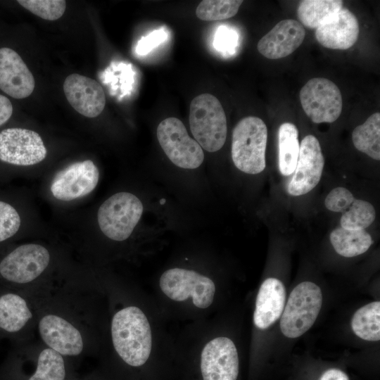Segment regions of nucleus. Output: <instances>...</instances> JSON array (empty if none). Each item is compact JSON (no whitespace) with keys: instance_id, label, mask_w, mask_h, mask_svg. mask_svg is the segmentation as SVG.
Segmentation results:
<instances>
[{"instance_id":"1","label":"nucleus","mask_w":380,"mask_h":380,"mask_svg":"<svg viewBox=\"0 0 380 380\" xmlns=\"http://www.w3.org/2000/svg\"><path fill=\"white\" fill-rule=\"evenodd\" d=\"M114 348L129 365L139 367L149 357L151 331L149 322L139 308L130 306L118 311L111 324Z\"/></svg>"},{"instance_id":"2","label":"nucleus","mask_w":380,"mask_h":380,"mask_svg":"<svg viewBox=\"0 0 380 380\" xmlns=\"http://www.w3.org/2000/svg\"><path fill=\"white\" fill-rule=\"evenodd\" d=\"M189 125L191 133L201 148L215 152L224 144L227 118L220 101L213 95L203 93L196 96L189 108Z\"/></svg>"},{"instance_id":"3","label":"nucleus","mask_w":380,"mask_h":380,"mask_svg":"<svg viewBox=\"0 0 380 380\" xmlns=\"http://www.w3.org/2000/svg\"><path fill=\"white\" fill-rule=\"evenodd\" d=\"M267 128L264 121L255 116L241 119L232 132V158L241 171L251 175L265 168Z\"/></svg>"},{"instance_id":"4","label":"nucleus","mask_w":380,"mask_h":380,"mask_svg":"<svg viewBox=\"0 0 380 380\" xmlns=\"http://www.w3.org/2000/svg\"><path fill=\"white\" fill-rule=\"evenodd\" d=\"M322 303L320 288L313 282L303 281L291 292L280 320L282 334L291 338L305 333L315 323Z\"/></svg>"},{"instance_id":"5","label":"nucleus","mask_w":380,"mask_h":380,"mask_svg":"<svg viewBox=\"0 0 380 380\" xmlns=\"http://www.w3.org/2000/svg\"><path fill=\"white\" fill-rule=\"evenodd\" d=\"M144 206L135 195L119 192L106 199L99 207V228L108 238L124 241L129 238L143 213Z\"/></svg>"},{"instance_id":"6","label":"nucleus","mask_w":380,"mask_h":380,"mask_svg":"<svg viewBox=\"0 0 380 380\" xmlns=\"http://www.w3.org/2000/svg\"><path fill=\"white\" fill-rule=\"evenodd\" d=\"M158 142L172 163L185 169H196L204 160L197 141L190 137L183 122L177 118L162 120L157 127Z\"/></svg>"},{"instance_id":"7","label":"nucleus","mask_w":380,"mask_h":380,"mask_svg":"<svg viewBox=\"0 0 380 380\" xmlns=\"http://www.w3.org/2000/svg\"><path fill=\"white\" fill-rule=\"evenodd\" d=\"M160 287L170 299L184 301L191 297L194 305L199 308L209 307L215 292L214 282L195 271L172 268L160 277Z\"/></svg>"},{"instance_id":"8","label":"nucleus","mask_w":380,"mask_h":380,"mask_svg":"<svg viewBox=\"0 0 380 380\" xmlns=\"http://www.w3.org/2000/svg\"><path fill=\"white\" fill-rule=\"evenodd\" d=\"M299 97L304 112L315 123L334 122L341 113V91L327 78L314 77L308 81L301 88Z\"/></svg>"},{"instance_id":"9","label":"nucleus","mask_w":380,"mask_h":380,"mask_svg":"<svg viewBox=\"0 0 380 380\" xmlns=\"http://www.w3.org/2000/svg\"><path fill=\"white\" fill-rule=\"evenodd\" d=\"M46 148L39 134L32 130L12 127L0 132V160L29 166L42 162Z\"/></svg>"},{"instance_id":"10","label":"nucleus","mask_w":380,"mask_h":380,"mask_svg":"<svg viewBox=\"0 0 380 380\" xmlns=\"http://www.w3.org/2000/svg\"><path fill=\"white\" fill-rule=\"evenodd\" d=\"M48 250L39 244L20 246L8 254L0 262V274L6 280L28 283L38 277L49 263Z\"/></svg>"},{"instance_id":"11","label":"nucleus","mask_w":380,"mask_h":380,"mask_svg":"<svg viewBox=\"0 0 380 380\" xmlns=\"http://www.w3.org/2000/svg\"><path fill=\"white\" fill-rule=\"evenodd\" d=\"M99 171L90 160L73 163L54 176L50 191L60 201H69L85 196L96 186Z\"/></svg>"},{"instance_id":"12","label":"nucleus","mask_w":380,"mask_h":380,"mask_svg":"<svg viewBox=\"0 0 380 380\" xmlns=\"http://www.w3.org/2000/svg\"><path fill=\"white\" fill-rule=\"evenodd\" d=\"M324 165L318 139L312 134L305 136L300 144L296 167L287 186L288 193L298 196L312 191L321 179Z\"/></svg>"},{"instance_id":"13","label":"nucleus","mask_w":380,"mask_h":380,"mask_svg":"<svg viewBox=\"0 0 380 380\" xmlns=\"http://www.w3.org/2000/svg\"><path fill=\"white\" fill-rule=\"evenodd\" d=\"M239 369L237 350L231 339L217 337L205 346L201 357L203 380H236Z\"/></svg>"},{"instance_id":"14","label":"nucleus","mask_w":380,"mask_h":380,"mask_svg":"<svg viewBox=\"0 0 380 380\" xmlns=\"http://www.w3.org/2000/svg\"><path fill=\"white\" fill-rule=\"evenodd\" d=\"M63 91L70 106L85 117H97L104 109L105 93L95 80L76 73L71 74L63 82Z\"/></svg>"},{"instance_id":"15","label":"nucleus","mask_w":380,"mask_h":380,"mask_svg":"<svg viewBox=\"0 0 380 380\" xmlns=\"http://www.w3.org/2000/svg\"><path fill=\"white\" fill-rule=\"evenodd\" d=\"M34 78L14 50L0 49V89L14 99H25L33 91Z\"/></svg>"},{"instance_id":"16","label":"nucleus","mask_w":380,"mask_h":380,"mask_svg":"<svg viewBox=\"0 0 380 380\" xmlns=\"http://www.w3.org/2000/svg\"><path fill=\"white\" fill-rule=\"evenodd\" d=\"M305 35L300 23L293 19L282 20L259 40L257 49L269 59L285 58L302 44Z\"/></svg>"},{"instance_id":"17","label":"nucleus","mask_w":380,"mask_h":380,"mask_svg":"<svg viewBox=\"0 0 380 380\" xmlns=\"http://www.w3.org/2000/svg\"><path fill=\"white\" fill-rule=\"evenodd\" d=\"M359 33L356 16L348 8H342L316 29L315 38L325 48L346 50L355 44Z\"/></svg>"},{"instance_id":"18","label":"nucleus","mask_w":380,"mask_h":380,"mask_svg":"<svg viewBox=\"0 0 380 380\" xmlns=\"http://www.w3.org/2000/svg\"><path fill=\"white\" fill-rule=\"evenodd\" d=\"M39 329L43 341L59 354L74 356L82 351V336L67 320L48 315L40 320Z\"/></svg>"},{"instance_id":"19","label":"nucleus","mask_w":380,"mask_h":380,"mask_svg":"<svg viewBox=\"0 0 380 380\" xmlns=\"http://www.w3.org/2000/svg\"><path fill=\"white\" fill-rule=\"evenodd\" d=\"M286 289L278 279H266L261 284L255 301L253 322L260 329L273 324L281 316L285 306Z\"/></svg>"},{"instance_id":"20","label":"nucleus","mask_w":380,"mask_h":380,"mask_svg":"<svg viewBox=\"0 0 380 380\" xmlns=\"http://www.w3.org/2000/svg\"><path fill=\"white\" fill-rule=\"evenodd\" d=\"M330 241L335 251L346 258L365 253L373 243L372 236L365 229L351 230L341 227L331 232Z\"/></svg>"},{"instance_id":"21","label":"nucleus","mask_w":380,"mask_h":380,"mask_svg":"<svg viewBox=\"0 0 380 380\" xmlns=\"http://www.w3.org/2000/svg\"><path fill=\"white\" fill-rule=\"evenodd\" d=\"M32 315L26 301L15 293L0 296V328L8 331H20Z\"/></svg>"},{"instance_id":"22","label":"nucleus","mask_w":380,"mask_h":380,"mask_svg":"<svg viewBox=\"0 0 380 380\" xmlns=\"http://www.w3.org/2000/svg\"><path fill=\"white\" fill-rule=\"evenodd\" d=\"M279 168L284 176L293 173L298 158V130L291 122L282 123L278 131Z\"/></svg>"},{"instance_id":"23","label":"nucleus","mask_w":380,"mask_h":380,"mask_svg":"<svg viewBox=\"0 0 380 380\" xmlns=\"http://www.w3.org/2000/svg\"><path fill=\"white\" fill-rule=\"evenodd\" d=\"M343 8L340 0H303L297 8L301 25L317 29Z\"/></svg>"},{"instance_id":"24","label":"nucleus","mask_w":380,"mask_h":380,"mask_svg":"<svg viewBox=\"0 0 380 380\" xmlns=\"http://www.w3.org/2000/svg\"><path fill=\"white\" fill-rule=\"evenodd\" d=\"M354 146L370 158L380 160V113L371 115L352 133Z\"/></svg>"},{"instance_id":"25","label":"nucleus","mask_w":380,"mask_h":380,"mask_svg":"<svg viewBox=\"0 0 380 380\" xmlns=\"http://www.w3.org/2000/svg\"><path fill=\"white\" fill-rule=\"evenodd\" d=\"M351 327L356 336L369 341L380 339V302L369 303L353 315Z\"/></svg>"},{"instance_id":"26","label":"nucleus","mask_w":380,"mask_h":380,"mask_svg":"<svg viewBox=\"0 0 380 380\" xmlns=\"http://www.w3.org/2000/svg\"><path fill=\"white\" fill-rule=\"evenodd\" d=\"M65 376L61 355L51 348H46L39 354L36 372L28 380H63Z\"/></svg>"},{"instance_id":"27","label":"nucleus","mask_w":380,"mask_h":380,"mask_svg":"<svg viewBox=\"0 0 380 380\" xmlns=\"http://www.w3.org/2000/svg\"><path fill=\"white\" fill-rule=\"evenodd\" d=\"M376 212L368 201L355 199L341 216V227L346 229H365L374 221Z\"/></svg>"},{"instance_id":"28","label":"nucleus","mask_w":380,"mask_h":380,"mask_svg":"<svg viewBox=\"0 0 380 380\" xmlns=\"http://www.w3.org/2000/svg\"><path fill=\"white\" fill-rule=\"evenodd\" d=\"M243 1L203 0L196 9V16L206 21L221 20L234 16Z\"/></svg>"},{"instance_id":"29","label":"nucleus","mask_w":380,"mask_h":380,"mask_svg":"<svg viewBox=\"0 0 380 380\" xmlns=\"http://www.w3.org/2000/svg\"><path fill=\"white\" fill-rule=\"evenodd\" d=\"M18 3L34 15L48 20L60 18L66 6L63 0H18Z\"/></svg>"},{"instance_id":"30","label":"nucleus","mask_w":380,"mask_h":380,"mask_svg":"<svg viewBox=\"0 0 380 380\" xmlns=\"http://www.w3.org/2000/svg\"><path fill=\"white\" fill-rule=\"evenodd\" d=\"M20 222V215L15 208L0 201V242L15 234Z\"/></svg>"},{"instance_id":"31","label":"nucleus","mask_w":380,"mask_h":380,"mask_svg":"<svg viewBox=\"0 0 380 380\" xmlns=\"http://www.w3.org/2000/svg\"><path fill=\"white\" fill-rule=\"evenodd\" d=\"M355 198L352 193L344 187H336L327 196L326 208L333 212H344L350 208Z\"/></svg>"},{"instance_id":"32","label":"nucleus","mask_w":380,"mask_h":380,"mask_svg":"<svg viewBox=\"0 0 380 380\" xmlns=\"http://www.w3.org/2000/svg\"><path fill=\"white\" fill-rule=\"evenodd\" d=\"M237 35L235 31L227 27L220 26L215 35L214 46L221 51H230L236 44Z\"/></svg>"},{"instance_id":"33","label":"nucleus","mask_w":380,"mask_h":380,"mask_svg":"<svg viewBox=\"0 0 380 380\" xmlns=\"http://www.w3.org/2000/svg\"><path fill=\"white\" fill-rule=\"evenodd\" d=\"M167 38V32L163 29L154 30L148 35L141 39L139 42L136 51L140 55L147 54L153 49L165 41Z\"/></svg>"},{"instance_id":"34","label":"nucleus","mask_w":380,"mask_h":380,"mask_svg":"<svg viewBox=\"0 0 380 380\" xmlns=\"http://www.w3.org/2000/svg\"><path fill=\"white\" fill-rule=\"evenodd\" d=\"M13 113V106L10 100L0 94V126L6 122Z\"/></svg>"},{"instance_id":"35","label":"nucleus","mask_w":380,"mask_h":380,"mask_svg":"<svg viewBox=\"0 0 380 380\" xmlns=\"http://www.w3.org/2000/svg\"><path fill=\"white\" fill-rule=\"evenodd\" d=\"M319 380H349V378L342 370L337 368H331L326 370Z\"/></svg>"}]
</instances>
